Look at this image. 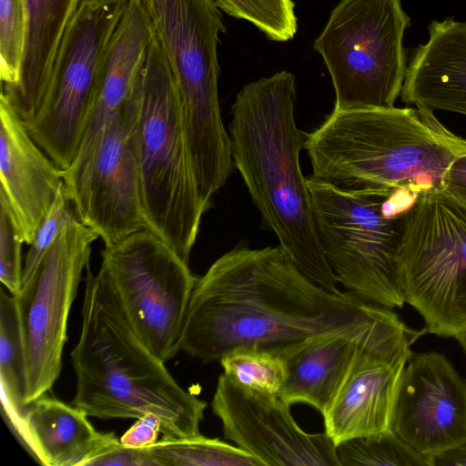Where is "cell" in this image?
Wrapping results in <instances>:
<instances>
[{"label":"cell","mask_w":466,"mask_h":466,"mask_svg":"<svg viewBox=\"0 0 466 466\" xmlns=\"http://www.w3.org/2000/svg\"><path fill=\"white\" fill-rule=\"evenodd\" d=\"M392 309L309 279L281 247L240 242L197 278L178 352L204 363L238 348L278 354L316 337H360L393 319Z\"/></svg>","instance_id":"1"},{"label":"cell","mask_w":466,"mask_h":466,"mask_svg":"<svg viewBox=\"0 0 466 466\" xmlns=\"http://www.w3.org/2000/svg\"><path fill=\"white\" fill-rule=\"evenodd\" d=\"M295 76L278 72L246 85L231 106V156L262 224L298 268L329 291L339 282L319 244L299 153L306 133L296 124Z\"/></svg>","instance_id":"2"},{"label":"cell","mask_w":466,"mask_h":466,"mask_svg":"<svg viewBox=\"0 0 466 466\" xmlns=\"http://www.w3.org/2000/svg\"><path fill=\"white\" fill-rule=\"evenodd\" d=\"M79 339L71 352L76 378L72 404L102 420L161 422L162 439L198 437L207 403L183 389L137 337L100 268H86Z\"/></svg>","instance_id":"3"},{"label":"cell","mask_w":466,"mask_h":466,"mask_svg":"<svg viewBox=\"0 0 466 466\" xmlns=\"http://www.w3.org/2000/svg\"><path fill=\"white\" fill-rule=\"evenodd\" d=\"M312 176L344 190L442 189L451 163L466 139L447 129L433 110L415 107L334 109L305 147Z\"/></svg>","instance_id":"4"},{"label":"cell","mask_w":466,"mask_h":466,"mask_svg":"<svg viewBox=\"0 0 466 466\" xmlns=\"http://www.w3.org/2000/svg\"><path fill=\"white\" fill-rule=\"evenodd\" d=\"M127 111L146 229L188 262L210 205L201 194L179 92L155 33Z\"/></svg>","instance_id":"5"},{"label":"cell","mask_w":466,"mask_h":466,"mask_svg":"<svg viewBox=\"0 0 466 466\" xmlns=\"http://www.w3.org/2000/svg\"><path fill=\"white\" fill-rule=\"evenodd\" d=\"M176 81L203 195L221 188L234 164L220 115L217 56L226 31L214 0H139Z\"/></svg>","instance_id":"6"},{"label":"cell","mask_w":466,"mask_h":466,"mask_svg":"<svg viewBox=\"0 0 466 466\" xmlns=\"http://www.w3.org/2000/svg\"><path fill=\"white\" fill-rule=\"evenodd\" d=\"M318 238L338 281L390 309L405 303L399 268L403 218L419 198L405 190H344L307 178Z\"/></svg>","instance_id":"7"},{"label":"cell","mask_w":466,"mask_h":466,"mask_svg":"<svg viewBox=\"0 0 466 466\" xmlns=\"http://www.w3.org/2000/svg\"><path fill=\"white\" fill-rule=\"evenodd\" d=\"M400 0H341L314 43L335 89L337 110L390 107L407 72Z\"/></svg>","instance_id":"8"},{"label":"cell","mask_w":466,"mask_h":466,"mask_svg":"<svg viewBox=\"0 0 466 466\" xmlns=\"http://www.w3.org/2000/svg\"><path fill=\"white\" fill-rule=\"evenodd\" d=\"M399 268L405 303L422 333L466 330V206L442 189L419 197L404 216Z\"/></svg>","instance_id":"9"},{"label":"cell","mask_w":466,"mask_h":466,"mask_svg":"<svg viewBox=\"0 0 466 466\" xmlns=\"http://www.w3.org/2000/svg\"><path fill=\"white\" fill-rule=\"evenodd\" d=\"M128 0H82L60 41L36 116L23 122L62 170L81 144L95 105L103 61Z\"/></svg>","instance_id":"10"},{"label":"cell","mask_w":466,"mask_h":466,"mask_svg":"<svg viewBox=\"0 0 466 466\" xmlns=\"http://www.w3.org/2000/svg\"><path fill=\"white\" fill-rule=\"evenodd\" d=\"M168 244L147 229L105 246L101 268L131 328L167 362L178 340L197 277Z\"/></svg>","instance_id":"11"},{"label":"cell","mask_w":466,"mask_h":466,"mask_svg":"<svg viewBox=\"0 0 466 466\" xmlns=\"http://www.w3.org/2000/svg\"><path fill=\"white\" fill-rule=\"evenodd\" d=\"M98 238L81 221L66 227L13 295L25 355L26 403L46 393L59 377L69 311Z\"/></svg>","instance_id":"12"},{"label":"cell","mask_w":466,"mask_h":466,"mask_svg":"<svg viewBox=\"0 0 466 466\" xmlns=\"http://www.w3.org/2000/svg\"><path fill=\"white\" fill-rule=\"evenodd\" d=\"M127 101L106 125L88 157L79 166L63 170L74 212L98 234L105 246L147 228Z\"/></svg>","instance_id":"13"},{"label":"cell","mask_w":466,"mask_h":466,"mask_svg":"<svg viewBox=\"0 0 466 466\" xmlns=\"http://www.w3.org/2000/svg\"><path fill=\"white\" fill-rule=\"evenodd\" d=\"M278 395L246 388L221 374L212 399L224 437L264 466H340L326 432L304 431Z\"/></svg>","instance_id":"14"},{"label":"cell","mask_w":466,"mask_h":466,"mask_svg":"<svg viewBox=\"0 0 466 466\" xmlns=\"http://www.w3.org/2000/svg\"><path fill=\"white\" fill-rule=\"evenodd\" d=\"M416 334L400 318L362 339L346 377L322 415L335 444L390 430L400 378Z\"/></svg>","instance_id":"15"},{"label":"cell","mask_w":466,"mask_h":466,"mask_svg":"<svg viewBox=\"0 0 466 466\" xmlns=\"http://www.w3.org/2000/svg\"><path fill=\"white\" fill-rule=\"evenodd\" d=\"M390 430L427 460L466 441V380L444 355L412 352L408 358Z\"/></svg>","instance_id":"16"},{"label":"cell","mask_w":466,"mask_h":466,"mask_svg":"<svg viewBox=\"0 0 466 466\" xmlns=\"http://www.w3.org/2000/svg\"><path fill=\"white\" fill-rule=\"evenodd\" d=\"M0 193L24 243L30 245L63 183V170L29 136L3 93L0 96Z\"/></svg>","instance_id":"17"},{"label":"cell","mask_w":466,"mask_h":466,"mask_svg":"<svg viewBox=\"0 0 466 466\" xmlns=\"http://www.w3.org/2000/svg\"><path fill=\"white\" fill-rule=\"evenodd\" d=\"M153 34L150 19L141 2L128 0L103 61L88 125L69 167L78 166L88 157L106 125L134 93Z\"/></svg>","instance_id":"18"},{"label":"cell","mask_w":466,"mask_h":466,"mask_svg":"<svg viewBox=\"0 0 466 466\" xmlns=\"http://www.w3.org/2000/svg\"><path fill=\"white\" fill-rule=\"evenodd\" d=\"M403 103L466 116V22L432 21L428 40L410 56Z\"/></svg>","instance_id":"19"},{"label":"cell","mask_w":466,"mask_h":466,"mask_svg":"<svg viewBox=\"0 0 466 466\" xmlns=\"http://www.w3.org/2000/svg\"><path fill=\"white\" fill-rule=\"evenodd\" d=\"M25 423L44 466H87L120 443L114 432L96 431L85 411L46 393L27 403Z\"/></svg>","instance_id":"20"},{"label":"cell","mask_w":466,"mask_h":466,"mask_svg":"<svg viewBox=\"0 0 466 466\" xmlns=\"http://www.w3.org/2000/svg\"><path fill=\"white\" fill-rule=\"evenodd\" d=\"M355 337L330 334L309 339L279 355L286 364V378L278 396L286 403H306L323 415L338 393L354 358L359 342Z\"/></svg>","instance_id":"21"},{"label":"cell","mask_w":466,"mask_h":466,"mask_svg":"<svg viewBox=\"0 0 466 466\" xmlns=\"http://www.w3.org/2000/svg\"><path fill=\"white\" fill-rule=\"evenodd\" d=\"M81 1L25 0L27 32L20 79L1 92L23 122L43 105L60 41Z\"/></svg>","instance_id":"22"},{"label":"cell","mask_w":466,"mask_h":466,"mask_svg":"<svg viewBox=\"0 0 466 466\" xmlns=\"http://www.w3.org/2000/svg\"><path fill=\"white\" fill-rule=\"evenodd\" d=\"M0 386L2 412L6 423L29 454L34 446L25 416V364L15 297L0 291Z\"/></svg>","instance_id":"23"},{"label":"cell","mask_w":466,"mask_h":466,"mask_svg":"<svg viewBox=\"0 0 466 466\" xmlns=\"http://www.w3.org/2000/svg\"><path fill=\"white\" fill-rule=\"evenodd\" d=\"M145 449L157 466H264L237 445L202 435L161 439Z\"/></svg>","instance_id":"24"},{"label":"cell","mask_w":466,"mask_h":466,"mask_svg":"<svg viewBox=\"0 0 466 466\" xmlns=\"http://www.w3.org/2000/svg\"><path fill=\"white\" fill-rule=\"evenodd\" d=\"M336 451L340 466H429L391 430L344 440Z\"/></svg>","instance_id":"25"},{"label":"cell","mask_w":466,"mask_h":466,"mask_svg":"<svg viewBox=\"0 0 466 466\" xmlns=\"http://www.w3.org/2000/svg\"><path fill=\"white\" fill-rule=\"evenodd\" d=\"M223 374L237 384L278 395L286 378L283 358L256 347L238 348L219 360Z\"/></svg>","instance_id":"26"},{"label":"cell","mask_w":466,"mask_h":466,"mask_svg":"<svg viewBox=\"0 0 466 466\" xmlns=\"http://www.w3.org/2000/svg\"><path fill=\"white\" fill-rule=\"evenodd\" d=\"M228 15L252 23L269 39L279 42L294 37L298 28L292 0H214Z\"/></svg>","instance_id":"27"},{"label":"cell","mask_w":466,"mask_h":466,"mask_svg":"<svg viewBox=\"0 0 466 466\" xmlns=\"http://www.w3.org/2000/svg\"><path fill=\"white\" fill-rule=\"evenodd\" d=\"M27 32L25 0H0V75L2 89L20 79Z\"/></svg>","instance_id":"28"},{"label":"cell","mask_w":466,"mask_h":466,"mask_svg":"<svg viewBox=\"0 0 466 466\" xmlns=\"http://www.w3.org/2000/svg\"><path fill=\"white\" fill-rule=\"evenodd\" d=\"M69 202L63 181L46 216L36 230L33 242L29 245L23 265L22 285L32 277L60 232L66 227L80 221L71 210Z\"/></svg>","instance_id":"29"},{"label":"cell","mask_w":466,"mask_h":466,"mask_svg":"<svg viewBox=\"0 0 466 466\" xmlns=\"http://www.w3.org/2000/svg\"><path fill=\"white\" fill-rule=\"evenodd\" d=\"M22 238L5 198L0 193V280L12 295L22 288Z\"/></svg>","instance_id":"30"},{"label":"cell","mask_w":466,"mask_h":466,"mask_svg":"<svg viewBox=\"0 0 466 466\" xmlns=\"http://www.w3.org/2000/svg\"><path fill=\"white\" fill-rule=\"evenodd\" d=\"M87 466H157V463L145 448H129L120 442L91 460Z\"/></svg>","instance_id":"31"},{"label":"cell","mask_w":466,"mask_h":466,"mask_svg":"<svg viewBox=\"0 0 466 466\" xmlns=\"http://www.w3.org/2000/svg\"><path fill=\"white\" fill-rule=\"evenodd\" d=\"M159 433H161L160 420L153 414H147L138 418L122 435L120 442L129 448H147L157 442Z\"/></svg>","instance_id":"32"},{"label":"cell","mask_w":466,"mask_h":466,"mask_svg":"<svg viewBox=\"0 0 466 466\" xmlns=\"http://www.w3.org/2000/svg\"><path fill=\"white\" fill-rule=\"evenodd\" d=\"M442 190L466 206V153L451 163L443 177Z\"/></svg>","instance_id":"33"},{"label":"cell","mask_w":466,"mask_h":466,"mask_svg":"<svg viewBox=\"0 0 466 466\" xmlns=\"http://www.w3.org/2000/svg\"><path fill=\"white\" fill-rule=\"evenodd\" d=\"M429 466H466V441L428 458Z\"/></svg>","instance_id":"34"},{"label":"cell","mask_w":466,"mask_h":466,"mask_svg":"<svg viewBox=\"0 0 466 466\" xmlns=\"http://www.w3.org/2000/svg\"><path fill=\"white\" fill-rule=\"evenodd\" d=\"M454 338L458 340L463 350L466 352V330L457 334Z\"/></svg>","instance_id":"35"}]
</instances>
